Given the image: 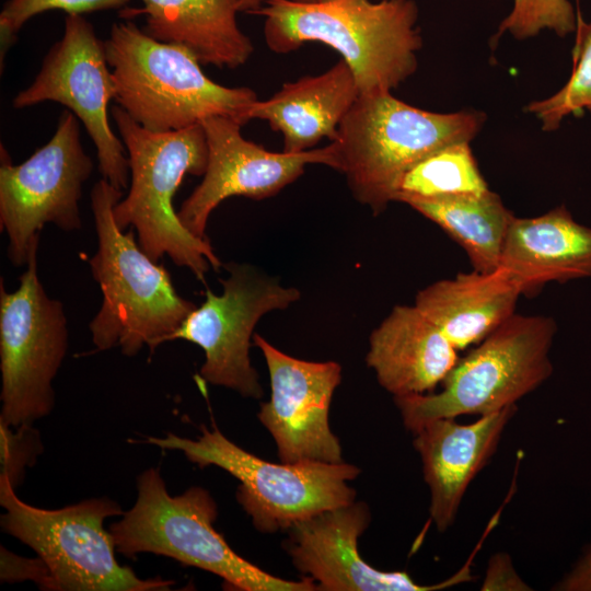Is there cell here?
I'll use <instances>...</instances> for the list:
<instances>
[{
    "instance_id": "cell-27",
    "label": "cell",
    "mask_w": 591,
    "mask_h": 591,
    "mask_svg": "<svg viewBox=\"0 0 591 591\" xmlns=\"http://www.w3.org/2000/svg\"><path fill=\"white\" fill-rule=\"evenodd\" d=\"M130 0H8L0 12L1 67L8 50L15 43L22 26L33 16L48 10H62L67 14L124 9Z\"/></svg>"
},
{
    "instance_id": "cell-29",
    "label": "cell",
    "mask_w": 591,
    "mask_h": 591,
    "mask_svg": "<svg viewBox=\"0 0 591 591\" xmlns=\"http://www.w3.org/2000/svg\"><path fill=\"white\" fill-rule=\"evenodd\" d=\"M1 580L16 582L33 580L44 589L50 590V573L46 564L37 556L31 559L20 557L1 546Z\"/></svg>"
},
{
    "instance_id": "cell-1",
    "label": "cell",
    "mask_w": 591,
    "mask_h": 591,
    "mask_svg": "<svg viewBox=\"0 0 591 591\" xmlns=\"http://www.w3.org/2000/svg\"><path fill=\"white\" fill-rule=\"evenodd\" d=\"M267 47L278 54L309 42L335 49L360 94L391 92L418 68L422 37L414 0H265Z\"/></svg>"
},
{
    "instance_id": "cell-5",
    "label": "cell",
    "mask_w": 591,
    "mask_h": 591,
    "mask_svg": "<svg viewBox=\"0 0 591 591\" xmlns=\"http://www.w3.org/2000/svg\"><path fill=\"white\" fill-rule=\"evenodd\" d=\"M104 45L114 100L144 129L179 130L211 116L248 121L256 93L212 81L185 47L157 40L130 21L113 24Z\"/></svg>"
},
{
    "instance_id": "cell-28",
    "label": "cell",
    "mask_w": 591,
    "mask_h": 591,
    "mask_svg": "<svg viewBox=\"0 0 591 591\" xmlns=\"http://www.w3.org/2000/svg\"><path fill=\"white\" fill-rule=\"evenodd\" d=\"M42 451L40 434L32 424L12 427L0 420V476H7L14 488Z\"/></svg>"
},
{
    "instance_id": "cell-8",
    "label": "cell",
    "mask_w": 591,
    "mask_h": 591,
    "mask_svg": "<svg viewBox=\"0 0 591 591\" xmlns=\"http://www.w3.org/2000/svg\"><path fill=\"white\" fill-rule=\"evenodd\" d=\"M7 476H0L3 532L30 546L46 564L50 590L153 591L169 590V579L139 578L118 564L116 545L104 521L123 515L109 498H91L56 510L22 501Z\"/></svg>"
},
{
    "instance_id": "cell-32",
    "label": "cell",
    "mask_w": 591,
    "mask_h": 591,
    "mask_svg": "<svg viewBox=\"0 0 591 591\" xmlns=\"http://www.w3.org/2000/svg\"><path fill=\"white\" fill-rule=\"evenodd\" d=\"M298 1H312V0H298ZM264 2L265 0H236V5H237L239 12L253 14L264 4Z\"/></svg>"
},
{
    "instance_id": "cell-9",
    "label": "cell",
    "mask_w": 591,
    "mask_h": 591,
    "mask_svg": "<svg viewBox=\"0 0 591 591\" xmlns=\"http://www.w3.org/2000/svg\"><path fill=\"white\" fill-rule=\"evenodd\" d=\"M148 443L178 450L199 466L215 465L234 476L240 485L236 499L264 533L288 530L298 522L355 501L348 485L359 475L347 463H271L230 441L215 425L201 428L198 439L174 433L150 437Z\"/></svg>"
},
{
    "instance_id": "cell-22",
    "label": "cell",
    "mask_w": 591,
    "mask_h": 591,
    "mask_svg": "<svg viewBox=\"0 0 591 591\" xmlns=\"http://www.w3.org/2000/svg\"><path fill=\"white\" fill-rule=\"evenodd\" d=\"M123 9L121 18L146 15L152 38L188 49L200 63L234 69L252 56L254 45L237 25L236 0H142Z\"/></svg>"
},
{
    "instance_id": "cell-16",
    "label": "cell",
    "mask_w": 591,
    "mask_h": 591,
    "mask_svg": "<svg viewBox=\"0 0 591 591\" xmlns=\"http://www.w3.org/2000/svg\"><path fill=\"white\" fill-rule=\"evenodd\" d=\"M364 502H351L298 522L285 542L294 567L327 591H429L468 581L465 570L434 586H421L404 571H381L367 564L358 538L368 528Z\"/></svg>"
},
{
    "instance_id": "cell-18",
    "label": "cell",
    "mask_w": 591,
    "mask_h": 591,
    "mask_svg": "<svg viewBox=\"0 0 591 591\" xmlns=\"http://www.w3.org/2000/svg\"><path fill=\"white\" fill-rule=\"evenodd\" d=\"M455 347L415 305H395L372 331L366 362L394 397L436 390L459 361Z\"/></svg>"
},
{
    "instance_id": "cell-21",
    "label": "cell",
    "mask_w": 591,
    "mask_h": 591,
    "mask_svg": "<svg viewBox=\"0 0 591 591\" xmlns=\"http://www.w3.org/2000/svg\"><path fill=\"white\" fill-rule=\"evenodd\" d=\"M521 294V287L505 269H473L420 289L414 305L459 351L477 345L511 317Z\"/></svg>"
},
{
    "instance_id": "cell-15",
    "label": "cell",
    "mask_w": 591,
    "mask_h": 591,
    "mask_svg": "<svg viewBox=\"0 0 591 591\" xmlns=\"http://www.w3.org/2000/svg\"><path fill=\"white\" fill-rule=\"evenodd\" d=\"M270 379V399L258 419L273 436L278 456L289 464L340 463L341 447L329 427L333 394L341 380L340 364L291 357L255 334Z\"/></svg>"
},
{
    "instance_id": "cell-17",
    "label": "cell",
    "mask_w": 591,
    "mask_h": 591,
    "mask_svg": "<svg viewBox=\"0 0 591 591\" xmlns=\"http://www.w3.org/2000/svg\"><path fill=\"white\" fill-rule=\"evenodd\" d=\"M515 413L513 405L471 424L436 418L414 432V447L430 490V518L439 532L453 524L470 484L496 452Z\"/></svg>"
},
{
    "instance_id": "cell-33",
    "label": "cell",
    "mask_w": 591,
    "mask_h": 591,
    "mask_svg": "<svg viewBox=\"0 0 591 591\" xmlns=\"http://www.w3.org/2000/svg\"><path fill=\"white\" fill-rule=\"evenodd\" d=\"M589 112L591 113V108L589 109Z\"/></svg>"
},
{
    "instance_id": "cell-24",
    "label": "cell",
    "mask_w": 591,
    "mask_h": 591,
    "mask_svg": "<svg viewBox=\"0 0 591 591\" xmlns=\"http://www.w3.org/2000/svg\"><path fill=\"white\" fill-rule=\"evenodd\" d=\"M471 142L448 144L412 166L403 176L395 201L482 195L489 187L473 154Z\"/></svg>"
},
{
    "instance_id": "cell-10",
    "label": "cell",
    "mask_w": 591,
    "mask_h": 591,
    "mask_svg": "<svg viewBox=\"0 0 591 591\" xmlns=\"http://www.w3.org/2000/svg\"><path fill=\"white\" fill-rule=\"evenodd\" d=\"M39 236L16 290L0 282V420L18 427L48 415L53 381L68 350L63 304L45 291L37 273Z\"/></svg>"
},
{
    "instance_id": "cell-14",
    "label": "cell",
    "mask_w": 591,
    "mask_h": 591,
    "mask_svg": "<svg viewBox=\"0 0 591 591\" xmlns=\"http://www.w3.org/2000/svg\"><path fill=\"white\" fill-rule=\"evenodd\" d=\"M208 163L201 183L183 201L178 219L193 235L208 239L206 228L210 213L232 196L262 200L278 194L293 183L309 164L336 170L333 142L300 153L271 152L246 140L242 125L225 116L204 119Z\"/></svg>"
},
{
    "instance_id": "cell-4",
    "label": "cell",
    "mask_w": 591,
    "mask_h": 591,
    "mask_svg": "<svg viewBox=\"0 0 591 591\" xmlns=\"http://www.w3.org/2000/svg\"><path fill=\"white\" fill-rule=\"evenodd\" d=\"M112 117L128 152L130 187L114 207L121 230L132 227L143 252L154 262L167 255L175 265L188 268L206 283L210 268L221 260L208 239L186 230L174 209L173 198L185 174L204 175L208 146L201 124L184 129L154 132L114 106Z\"/></svg>"
},
{
    "instance_id": "cell-2",
    "label": "cell",
    "mask_w": 591,
    "mask_h": 591,
    "mask_svg": "<svg viewBox=\"0 0 591 591\" xmlns=\"http://www.w3.org/2000/svg\"><path fill=\"white\" fill-rule=\"evenodd\" d=\"M97 251L89 259L102 292L99 312L89 324L96 350L119 347L127 357L143 346L152 354L177 331L197 305L181 297L166 268L151 259L114 218L123 190L105 178L91 190Z\"/></svg>"
},
{
    "instance_id": "cell-11",
    "label": "cell",
    "mask_w": 591,
    "mask_h": 591,
    "mask_svg": "<svg viewBox=\"0 0 591 591\" xmlns=\"http://www.w3.org/2000/svg\"><path fill=\"white\" fill-rule=\"evenodd\" d=\"M0 228L9 239L12 265L28 262L32 245L46 223L63 231L82 227L79 200L93 162L80 141L79 118L61 113L51 139L14 165L1 146Z\"/></svg>"
},
{
    "instance_id": "cell-12",
    "label": "cell",
    "mask_w": 591,
    "mask_h": 591,
    "mask_svg": "<svg viewBox=\"0 0 591 591\" xmlns=\"http://www.w3.org/2000/svg\"><path fill=\"white\" fill-rule=\"evenodd\" d=\"M223 266L229 276L220 280L221 294L207 288L205 301L167 341L183 339L204 350L200 375L206 382L260 398L264 391L250 359L254 327L268 312L297 302L301 293L250 264L231 262Z\"/></svg>"
},
{
    "instance_id": "cell-31",
    "label": "cell",
    "mask_w": 591,
    "mask_h": 591,
    "mask_svg": "<svg viewBox=\"0 0 591 591\" xmlns=\"http://www.w3.org/2000/svg\"><path fill=\"white\" fill-rule=\"evenodd\" d=\"M552 589L556 591H591V544Z\"/></svg>"
},
{
    "instance_id": "cell-23",
    "label": "cell",
    "mask_w": 591,
    "mask_h": 591,
    "mask_svg": "<svg viewBox=\"0 0 591 591\" xmlns=\"http://www.w3.org/2000/svg\"><path fill=\"white\" fill-rule=\"evenodd\" d=\"M441 228L466 253L474 270L490 273L500 264L514 215L490 189L482 195L405 202Z\"/></svg>"
},
{
    "instance_id": "cell-30",
    "label": "cell",
    "mask_w": 591,
    "mask_h": 591,
    "mask_svg": "<svg viewBox=\"0 0 591 591\" xmlns=\"http://www.w3.org/2000/svg\"><path fill=\"white\" fill-rule=\"evenodd\" d=\"M482 591H528L532 590L515 571L507 553H496L486 568Z\"/></svg>"
},
{
    "instance_id": "cell-3",
    "label": "cell",
    "mask_w": 591,
    "mask_h": 591,
    "mask_svg": "<svg viewBox=\"0 0 591 591\" xmlns=\"http://www.w3.org/2000/svg\"><path fill=\"white\" fill-rule=\"evenodd\" d=\"M485 120L479 111L436 113L391 92L360 94L331 141L336 171L345 175L354 198L380 215L395 201L412 166L448 144L471 142Z\"/></svg>"
},
{
    "instance_id": "cell-26",
    "label": "cell",
    "mask_w": 591,
    "mask_h": 591,
    "mask_svg": "<svg viewBox=\"0 0 591 591\" xmlns=\"http://www.w3.org/2000/svg\"><path fill=\"white\" fill-rule=\"evenodd\" d=\"M578 16L569 0H513L510 13L501 21L494 39L508 33L519 40L544 30L565 37L577 28Z\"/></svg>"
},
{
    "instance_id": "cell-7",
    "label": "cell",
    "mask_w": 591,
    "mask_h": 591,
    "mask_svg": "<svg viewBox=\"0 0 591 591\" xmlns=\"http://www.w3.org/2000/svg\"><path fill=\"white\" fill-rule=\"evenodd\" d=\"M556 331L549 316L514 313L459 359L439 392L394 397L405 427L414 433L431 419L484 416L517 405L552 375Z\"/></svg>"
},
{
    "instance_id": "cell-19",
    "label": "cell",
    "mask_w": 591,
    "mask_h": 591,
    "mask_svg": "<svg viewBox=\"0 0 591 591\" xmlns=\"http://www.w3.org/2000/svg\"><path fill=\"white\" fill-rule=\"evenodd\" d=\"M499 267L523 294L548 282L591 277V228L577 222L565 206L536 217L512 219Z\"/></svg>"
},
{
    "instance_id": "cell-6",
    "label": "cell",
    "mask_w": 591,
    "mask_h": 591,
    "mask_svg": "<svg viewBox=\"0 0 591 591\" xmlns=\"http://www.w3.org/2000/svg\"><path fill=\"white\" fill-rule=\"evenodd\" d=\"M217 505L201 487L171 496L158 468L137 479V500L118 522L112 524L116 551L135 557L153 553L186 566L212 572L224 584L242 591H313L311 578L292 581L264 571L237 555L216 531Z\"/></svg>"
},
{
    "instance_id": "cell-13",
    "label": "cell",
    "mask_w": 591,
    "mask_h": 591,
    "mask_svg": "<svg viewBox=\"0 0 591 591\" xmlns=\"http://www.w3.org/2000/svg\"><path fill=\"white\" fill-rule=\"evenodd\" d=\"M114 97L104 40L83 15L67 14L62 37L50 47L35 80L16 94L12 105L16 109L47 101L65 105L83 123L95 144L102 178L123 190L130 170L123 142L108 121V104Z\"/></svg>"
},
{
    "instance_id": "cell-20",
    "label": "cell",
    "mask_w": 591,
    "mask_h": 591,
    "mask_svg": "<svg viewBox=\"0 0 591 591\" xmlns=\"http://www.w3.org/2000/svg\"><path fill=\"white\" fill-rule=\"evenodd\" d=\"M359 95L351 69L339 59L323 73L285 83L271 97L255 101L246 118L267 121L281 134L283 152L300 153L324 138L334 141Z\"/></svg>"
},
{
    "instance_id": "cell-25",
    "label": "cell",
    "mask_w": 591,
    "mask_h": 591,
    "mask_svg": "<svg viewBox=\"0 0 591 591\" xmlns=\"http://www.w3.org/2000/svg\"><path fill=\"white\" fill-rule=\"evenodd\" d=\"M572 72L566 84L552 96L531 102L525 111L535 115L544 131L559 128L564 118L591 108V22L578 15Z\"/></svg>"
}]
</instances>
